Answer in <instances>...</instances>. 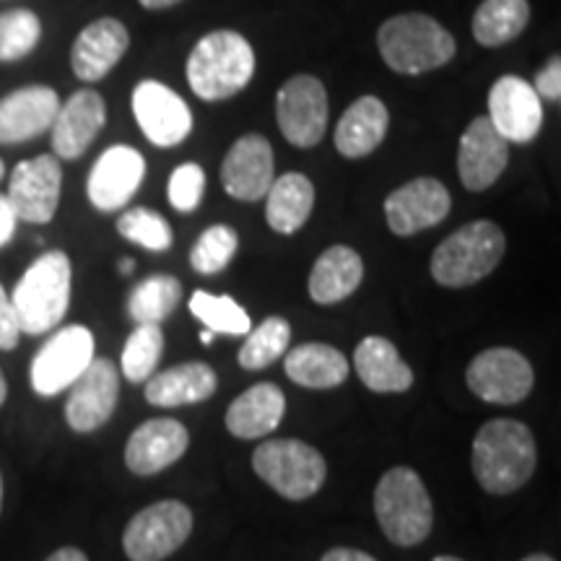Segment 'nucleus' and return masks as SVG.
I'll return each mask as SVG.
<instances>
[{
    "label": "nucleus",
    "mask_w": 561,
    "mask_h": 561,
    "mask_svg": "<svg viewBox=\"0 0 561 561\" xmlns=\"http://www.w3.org/2000/svg\"><path fill=\"white\" fill-rule=\"evenodd\" d=\"M533 89H536V94L541 96V100L559 102V96H561V62H559V58H551L549 62H546V68L536 76Z\"/></svg>",
    "instance_id": "41"
},
{
    "label": "nucleus",
    "mask_w": 561,
    "mask_h": 561,
    "mask_svg": "<svg viewBox=\"0 0 561 561\" xmlns=\"http://www.w3.org/2000/svg\"><path fill=\"white\" fill-rule=\"evenodd\" d=\"M273 149L263 136H244L231 146L221 167L224 191L231 198L255 203L273 185Z\"/></svg>",
    "instance_id": "20"
},
{
    "label": "nucleus",
    "mask_w": 561,
    "mask_h": 561,
    "mask_svg": "<svg viewBox=\"0 0 561 561\" xmlns=\"http://www.w3.org/2000/svg\"><path fill=\"white\" fill-rule=\"evenodd\" d=\"M138 3L149 11H161V9H172V5L182 3V0H138Z\"/></svg>",
    "instance_id": "45"
},
{
    "label": "nucleus",
    "mask_w": 561,
    "mask_h": 561,
    "mask_svg": "<svg viewBox=\"0 0 561 561\" xmlns=\"http://www.w3.org/2000/svg\"><path fill=\"white\" fill-rule=\"evenodd\" d=\"M70 276L73 268L62 250L45 252L24 271L11 294L21 333L42 335L60 325L70 305Z\"/></svg>",
    "instance_id": "3"
},
{
    "label": "nucleus",
    "mask_w": 561,
    "mask_h": 561,
    "mask_svg": "<svg viewBox=\"0 0 561 561\" xmlns=\"http://www.w3.org/2000/svg\"><path fill=\"white\" fill-rule=\"evenodd\" d=\"M523 561H553V559H551V557H546V553H533V557L523 559Z\"/></svg>",
    "instance_id": "49"
},
{
    "label": "nucleus",
    "mask_w": 561,
    "mask_h": 561,
    "mask_svg": "<svg viewBox=\"0 0 561 561\" xmlns=\"http://www.w3.org/2000/svg\"><path fill=\"white\" fill-rule=\"evenodd\" d=\"M193 512L178 500H164L140 510L123 533V549L130 561H164L187 541Z\"/></svg>",
    "instance_id": "8"
},
{
    "label": "nucleus",
    "mask_w": 561,
    "mask_h": 561,
    "mask_svg": "<svg viewBox=\"0 0 561 561\" xmlns=\"http://www.w3.org/2000/svg\"><path fill=\"white\" fill-rule=\"evenodd\" d=\"M489 121L507 144H530L543 125L541 96L520 76H502L489 91Z\"/></svg>",
    "instance_id": "15"
},
{
    "label": "nucleus",
    "mask_w": 561,
    "mask_h": 561,
    "mask_svg": "<svg viewBox=\"0 0 561 561\" xmlns=\"http://www.w3.org/2000/svg\"><path fill=\"white\" fill-rule=\"evenodd\" d=\"M237 248H240V237L237 231L227 227V224H214L208 227L195 242V248L191 252V263L193 268L203 273V276H214L227 268L234 257Z\"/></svg>",
    "instance_id": "37"
},
{
    "label": "nucleus",
    "mask_w": 561,
    "mask_h": 561,
    "mask_svg": "<svg viewBox=\"0 0 561 561\" xmlns=\"http://www.w3.org/2000/svg\"><path fill=\"white\" fill-rule=\"evenodd\" d=\"M182 286L174 276H151L130 291L128 312L138 325H159L180 305Z\"/></svg>",
    "instance_id": "32"
},
{
    "label": "nucleus",
    "mask_w": 561,
    "mask_h": 561,
    "mask_svg": "<svg viewBox=\"0 0 561 561\" xmlns=\"http://www.w3.org/2000/svg\"><path fill=\"white\" fill-rule=\"evenodd\" d=\"M191 312L193 318H198L203 325L214 333L244 335L252 331L250 314L231 297H216V294L208 291H195L191 297Z\"/></svg>",
    "instance_id": "34"
},
{
    "label": "nucleus",
    "mask_w": 561,
    "mask_h": 561,
    "mask_svg": "<svg viewBox=\"0 0 561 561\" xmlns=\"http://www.w3.org/2000/svg\"><path fill=\"white\" fill-rule=\"evenodd\" d=\"M286 413V398L278 385L261 382L244 390L227 411V430L240 439H257L271 434Z\"/></svg>",
    "instance_id": "26"
},
{
    "label": "nucleus",
    "mask_w": 561,
    "mask_h": 561,
    "mask_svg": "<svg viewBox=\"0 0 561 561\" xmlns=\"http://www.w3.org/2000/svg\"><path fill=\"white\" fill-rule=\"evenodd\" d=\"M214 335H216V333H214V331H208V328H206V331L201 333V343H203V346H208V343L214 341Z\"/></svg>",
    "instance_id": "48"
},
{
    "label": "nucleus",
    "mask_w": 561,
    "mask_h": 561,
    "mask_svg": "<svg viewBox=\"0 0 561 561\" xmlns=\"http://www.w3.org/2000/svg\"><path fill=\"white\" fill-rule=\"evenodd\" d=\"M3 174H5V164H3V159H0V180H3Z\"/></svg>",
    "instance_id": "52"
},
{
    "label": "nucleus",
    "mask_w": 561,
    "mask_h": 561,
    "mask_svg": "<svg viewBox=\"0 0 561 561\" xmlns=\"http://www.w3.org/2000/svg\"><path fill=\"white\" fill-rule=\"evenodd\" d=\"M255 73V50L242 34L221 30L198 39L187 58V83L203 102L240 94Z\"/></svg>",
    "instance_id": "2"
},
{
    "label": "nucleus",
    "mask_w": 561,
    "mask_h": 561,
    "mask_svg": "<svg viewBox=\"0 0 561 561\" xmlns=\"http://www.w3.org/2000/svg\"><path fill=\"white\" fill-rule=\"evenodd\" d=\"M510 146L489 117H476L462 133L460 149H458V174L460 182L468 191L481 193L489 191L502 172L507 170Z\"/></svg>",
    "instance_id": "17"
},
{
    "label": "nucleus",
    "mask_w": 561,
    "mask_h": 561,
    "mask_svg": "<svg viewBox=\"0 0 561 561\" xmlns=\"http://www.w3.org/2000/svg\"><path fill=\"white\" fill-rule=\"evenodd\" d=\"M530 21L528 0H483L473 16V37L483 47L507 45L520 37Z\"/></svg>",
    "instance_id": "31"
},
{
    "label": "nucleus",
    "mask_w": 561,
    "mask_h": 561,
    "mask_svg": "<svg viewBox=\"0 0 561 561\" xmlns=\"http://www.w3.org/2000/svg\"><path fill=\"white\" fill-rule=\"evenodd\" d=\"M45 561H89L87 559V553L83 551H79V549H58L55 553H50V557H47Z\"/></svg>",
    "instance_id": "44"
},
{
    "label": "nucleus",
    "mask_w": 561,
    "mask_h": 561,
    "mask_svg": "<svg viewBox=\"0 0 561 561\" xmlns=\"http://www.w3.org/2000/svg\"><path fill=\"white\" fill-rule=\"evenodd\" d=\"M216 392V371L203 362H187L146 380V401L159 409H178L208 401Z\"/></svg>",
    "instance_id": "24"
},
{
    "label": "nucleus",
    "mask_w": 561,
    "mask_h": 561,
    "mask_svg": "<svg viewBox=\"0 0 561 561\" xmlns=\"http://www.w3.org/2000/svg\"><path fill=\"white\" fill-rule=\"evenodd\" d=\"M60 110L58 91L50 87H24L0 100V144L16 146L53 128Z\"/></svg>",
    "instance_id": "21"
},
{
    "label": "nucleus",
    "mask_w": 561,
    "mask_h": 561,
    "mask_svg": "<svg viewBox=\"0 0 561 561\" xmlns=\"http://www.w3.org/2000/svg\"><path fill=\"white\" fill-rule=\"evenodd\" d=\"M117 231L125 240L140 244L151 252H164L172 248V227L164 216L149 208H130L117 219Z\"/></svg>",
    "instance_id": "38"
},
{
    "label": "nucleus",
    "mask_w": 561,
    "mask_h": 561,
    "mask_svg": "<svg viewBox=\"0 0 561 561\" xmlns=\"http://www.w3.org/2000/svg\"><path fill=\"white\" fill-rule=\"evenodd\" d=\"M284 367L291 382L312 390L335 388L348 377L346 356L328 343H301L286 354Z\"/></svg>",
    "instance_id": "30"
},
{
    "label": "nucleus",
    "mask_w": 561,
    "mask_h": 561,
    "mask_svg": "<svg viewBox=\"0 0 561 561\" xmlns=\"http://www.w3.org/2000/svg\"><path fill=\"white\" fill-rule=\"evenodd\" d=\"M144 174L146 161L140 151L130 149V146H112L96 159L94 170L89 174V201L104 214L123 208L138 193Z\"/></svg>",
    "instance_id": "18"
},
{
    "label": "nucleus",
    "mask_w": 561,
    "mask_h": 561,
    "mask_svg": "<svg viewBox=\"0 0 561 561\" xmlns=\"http://www.w3.org/2000/svg\"><path fill=\"white\" fill-rule=\"evenodd\" d=\"M354 367L371 392H405L413 385L411 367L382 335H369L356 346Z\"/></svg>",
    "instance_id": "27"
},
{
    "label": "nucleus",
    "mask_w": 561,
    "mask_h": 561,
    "mask_svg": "<svg viewBox=\"0 0 561 561\" xmlns=\"http://www.w3.org/2000/svg\"><path fill=\"white\" fill-rule=\"evenodd\" d=\"M42 37V24L37 13L26 9H13L0 13V62H13L26 58Z\"/></svg>",
    "instance_id": "36"
},
{
    "label": "nucleus",
    "mask_w": 561,
    "mask_h": 561,
    "mask_svg": "<svg viewBox=\"0 0 561 561\" xmlns=\"http://www.w3.org/2000/svg\"><path fill=\"white\" fill-rule=\"evenodd\" d=\"M364 278V263L359 252L346 248V244H335L328 248L314 263L310 273V297L318 305H335L351 297L359 289Z\"/></svg>",
    "instance_id": "28"
},
{
    "label": "nucleus",
    "mask_w": 561,
    "mask_h": 561,
    "mask_svg": "<svg viewBox=\"0 0 561 561\" xmlns=\"http://www.w3.org/2000/svg\"><path fill=\"white\" fill-rule=\"evenodd\" d=\"M191 434L174 419H151L130 434L125 445V466L136 476H153L187 453Z\"/></svg>",
    "instance_id": "22"
},
{
    "label": "nucleus",
    "mask_w": 561,
    "mask_h": 561,
    "mask_svg": "<svg viewBox=\"0 0 561 561\" xmlns=\"http://www.w3.org/2000/svg\"><path fill=\"white\" fill-rule=\"evenodd\" d=\"M265 219L278 234H294L310 219L314 206V187L310 178L299 172L280 174L265 193Z\"/></svg>",
    "instance_id": "29"
},
{
    "label": "nucleus",
    "mask_w": 561,
    "mask_h": 561,
    "mask_svg": "<svg viewBox=\"0 0 561 561\" xmlns=\"http://www.w3.org/2000/svg\"><path fill=\"white\" fill-rule=\"evenodd\" d=\"M5 396H9V385H5V377H3V371H0V405L5 403Z\"/></svg>",
    "instance_id": "46"
},
{
    "label": "nucleus",
    "mask_w": 561,
    "mask_h": 561,
    "mask_svg": "<svg viewBox=\"0 0 561 561\" xmlns=\"http://www.w3.org/2000/svg\"><path fill=\"white\" fill-rule=\"evenodd\" d=\"M133 115L153 146L170 149L191 136L193 112L178 91L159 81H140L133 89Z\"/></svg>",
    "instance_id": "12"
},
{
    "label": "nucleus",
    "mask_w": 561,
    "mask_h": 561,
    "mask_svg": "<svg viewBox=\"0 0 561 561\" xmlns=\"http://www.w3.org/2000/svg\"><path fill=\"white\" fill-rule=\"evenodd\" d=\"M94 359V335L83 325L60 328L47 339L34 356L30 377L32 388L42 398H53L68 390Z\"/></svg>",
    "instance_id": "9"
},
{
    "label": "nucleus",
    "mask_w": 561,
    "mask_h": 561,
    "mask_svg": "<svg viewBox=\"0 0 561 561\" xmlns=\"http://www.w3.org/2000/svg\"><path fill=\"white\" fill-rule=\"evenodd\" d=\"M377 47L388 68L403 76L430 73L455 58L453 34L426 13H401L385 21Z\"/></svg>",
    "instance_id": "4"
},
{
    "label": "nucleus",
    "mask_w": 561,
    "mask_h": 561,
    "mask_svg": "<svg viewBox=\"0 0 561 561\" xmlns=\"http://www.w3.org/2000/svg\"><path fill=\"white\" fill-rule=\"evenodd\" d=\"M375 515L388 541L416 546L432 533V500L424 481L411 468H392L375 489Z\"/></svg>",
    "instance_id": "6"
},
{
    "label": "nucleus",
    "mask_w": 561,
    "mask_h": 561,
    "mask_svg": "<svg viewBox=\"0 0 561 561\" xmlns=\"http://www.w3.org/2000/svg\"><path fill=\"white\" fill-rule=\"evenodd\" d=\"M60 187L62 167L50 153L19 161L16 170L11 172L9 185V201L19 221L50 224L60 203Z\"/></svg>",
    "instance_id": "14"
},
{
    "label": "nucleus",
    "mask_w": 561,
    "mask_h": 561,
    "mask_svg": "<svg viewBox=\"0 0 561 561\" xmlns=\"http://www.w3.org/2000/svg\"><path fill=\"white\" fill-rule=\"evenodd\" d=\"M466 382L481 401L496 405H515L530 396L533 375L530 362L515 348L481 351L466 371Z\"/></svg>",
    "instance_id": "11"
},
{
    "label": "nucleus",
    "mask_w": 561,
    "mask_h": 561,
    "mask_svg": "<svg viewBox=\"0 0 561 561\" xmlns=\"http://www.w3.org/2000/svg\"><path fill=\"white\" fill-rule=\"evenodd\" d=\"M291 341V325L284 318L263 320L255 331H250L248 341L240 348V367L242 369H265L273 362L280 359V354H286Z\"/></svg>",
    "instance_id": "33"
},
{
    "label": "nucleus",
    "mask_w": 561,
    "mask_h": 561,
    "mask_svg": "<svg viewBox=\"0 0 561 561\" xmlns=\"http://www.w3.org/2000/svg\"><path fill=\"white\" fill-rule=\"evenodd\" d=\"M130 34L123 21L96 19L83 30L70 50V66L81 81H102L123 55L128 53Z\"/></svg>",
    "instance_id": "23"
},
{
    "label": "nucleus",
    "mask_w": 561,
    "mask_h": 561,
    "mask_svg": "<svg viewBox=\"0 0 561 561\" xmlns=\"http://www.w3.org/2000/svg\"><path fill=\"white\" fill-rule=\"evenodd\" d=\"M450 193L434 178H416L392 191L385 201V216L392 234L411 237L437 227L450 214Z\"/></svg>",
    "instance_id": "16"
},
{
    "label": "nucleus",
    "mask_w": 561,
    "mask_h": 561,
    "mask_svg": "<svg viewBox=\"0 0 561 561\" xmlns=\"http://www.w3.org/2000/svg\"><path fill=\"white\" fill-rule=\"evenodd\" d=\"M107 123V104L94 89H81L60 102L53 123V149L60 159H79Z\"/></svg>",
    "instance_id": "19"
},
{
    "label": "nucleus",
    "mask_w": 561,
    "mask_h": 561,
    "mask_svg": "<svg viewBox=\"0 0 561 561\" xmlns=\"http://www.w3.org/2000/svg\"><path fill=\"white\" fill-rule=\"evenodd\" d=\"M536 439L523 421L494 419L473 439V473L489 494H512L536 471Z\"/></svg>",
    "instance_id": "1"
},
{
    "label": "nucleus",
    "mask_w": 561,
    "mask_h": 561,
    "mask_svg": "<svg viewBox=\"0 0 561 561\" xmlns=\"http://www.w3.org/2000/svg\"><path fill=\"white\" fill-rule=\"evenodd\" d=\"M390 112L377 96H362L343 112L335 128V149L348 159L367 157L388 136Z\"/></svg>",
    "instance_id": "25"
},
{
    "label": "nucleus",
    "mask_w": 561,
    "mask_h": 561,
    "mask_svg": "<svg viewBox=\"0 0 561 561\" xmlns=\"http://www.w3.org/2000/svg\"><path fill=\"white\" fill-rule=\"evenodd\" d=\"M322 561H377V559L356 549H333L322 557Z\"/></svg>",
    "instance_id": "43"
},
{
    "label": "nucleus",
    "mask_w": 561,
    "mask_h": 561,
    "mask_svg": "<svg viewBox=\"0 0 561 561\" xmlns=\"http://www.w3.org/2000/svg\"><path fill=\"white\" fill-rule=\"evenodd\" d=\"M0 507H3V479H0Z\"/></svg>",
    "instance_id": "51"
},
{
    "label": "nucleus",
    "mask_w": 561,
    "mask_h": 561,
    "mask_svg": "<svg viewBox=\"0 0 561 561\" xmlns=\"http://www.w3.org/2000/svg\"><path fill=\"white\" fill-rule=\"evenodd\" d=\"M203 191H206V174L198 164L187 161L178 167L170 178V203L182 214H191L201 206Z\"/></svg>",
    "instance_id": "39"
},
{
    "label": "nucleus",
    "mask_w": 561,
    "mask_h": 561,
    "mask_svg": "<svg viewBox=\"0 0 561 561\" xmlns=\"http://www.w3.org/2000/svg\"><path fill=\"white\" fill-rule=\"evenodd\" d=\"M252 468L273 491L291 502L310 500L325 483V458L299 439H268L252 455Z\"/></svg>",
    "instance_id": "7"
},
{
    "label": "nucleus",
    "mask_w": 561,
    "mask_h": 561,
    "mask_svg": "<svg viewBox=\"0 0 561 561\" xmlns=\"http://www.w3.org/2000/svg\"><path fill=\"white\" fill-rule=\"evenodd\" d=\"M66 421L73 432H96L115 413L117 396H121V375L110 359H91L79 380L68 388Z\"/></svg>",
    "instance_id": "13"
},
{
    "label": "nucleus",
    "mask_w": 561,
    "mask_h": 561,
    "mask_svg": "<svg viewBox=\"0 0 561 561\" xmlns=\"http://www.w3.org/2000/svg\"><path fill=\"white\" fill-rule=\"evenodd\" d=\"M504 250H507V240L494 221L466 224L434 250L432 276L447 289L473 286L500 265Z\"/></svg>",
    "instance_id": "5"
},
{
    "label": "nucleus",
    "mask_w": 561,
    "mask_h": 561,
    "mask_svg": "<svg viewBox=\"0 0 561 561\" xmlns=\"http://www.w3.org/2000/svg\"><path fill=\"white\" fill-rule=\"evenodd\" d=\"M19 339H21V328H19L16 310H13L11 297L5 294L3 284H0V348L13 351L19 346Z\"/></svg>",
    "instance_id": "40"
},
{
    "label": "nucleus",
    "mask_w": 561,
    "mask_h": 561,
    "mask_svg": "<svg viewBox=\"0 0 561 561\" xmlns=\"http://www.w3.org/2000/svg\"><path fill=\"white\" fill-rule=\"evenodd\" d=\"M133 268H136V261H130V257H125V261L121 263V271H123V273H133Z\"/></svg>",
    "instance_id": "47"
},
{
    "label": "nucleus",
    "mask_w": 561,
    "mask_h": 561,
    "mask_svg": "<svg viewBox=\"0 0 561 561\" xmlns=\"http://www.w3.org/2000/svg\"><path fill=\"white\" fill-rule=\"evenodd\" d=\"M164 351V333L159 325H138L125 341L123 375L130 382H146L157 371V364Z\"/></svg>",
    "instance_id": "35"
},
{
    "label": "nucleus",
    "mask_w": 561,
    "mask_h": 561,
    "mask_svg": "<svg viewBox=\"0 0 561 561\" xmlns=\"http://www.w3.org/2000/svg\"><path fill=\"white\" fill-rule=\"evenodd\" d=\"M16 224H19V216L11 206L9 195L0 193V248H5V244L13 240V234H16Z\"/></svg>",
    "instance_id": "42"
},
{
    "label": "nucleus",
    "mask_w": 561,
    "mask_h": 561,
    "mask_svg": "<svg viewBox=\"0 0 561 561\" xmlns=\"http://www.w3.org/2000/svg\"><path fill=\"white\" fill-rule=\"evenodd\" d=\"M276 117L284 138L297 149H312L328 128V91L314 76H291L276 96Z\"/></svg>",
    "instance_id": "10"
},
{
    "label": "nucleus",
    "mask_w": 561,
    "mask_h": 561,
    "mask_svg": "<svg viewBox=\"0 0 561 561\" xmlns=\"http://www.w3.org/2000/svg\"><path fill=\"white\" fill-rule=\"evenodd\" d=\"M432 561H462V559H458V557H434Z\"/></svg>",
    "instance_id": "50"
}]
</instances>
